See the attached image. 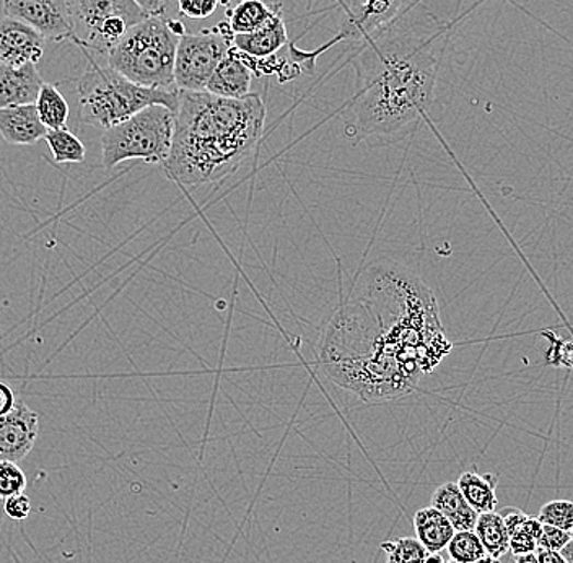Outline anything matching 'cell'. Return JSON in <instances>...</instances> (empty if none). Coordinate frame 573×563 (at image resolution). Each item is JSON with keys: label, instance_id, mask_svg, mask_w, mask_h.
Returning a JSON list of instances; mask_svg holds the SVG:
<instances>
[{"label": "cell", "instance_id": "6da1fadb", "mask_svg": "<svg viewBox=\"0 0 573 563\" xmlns=\"http://www.w3.org/2000/svg\"><path fill=\"white\" fill-rule=\"evenodd\" d=\"M452 349L432 290L406 266L382 261L332 316L319 363L363 402H383L416 391Z\"/></svg>", "mask_w": 573, "mask_h": 563}, {"label": "cell", "instance_id": "7a4b0ae2", "mask_svg": "<svg viewBox=\"0 0 573 563\" xmlns=\"http://www.w3.org/2000/svg\"><path fill=\"white\" fill-rule=\"evenodd\" d=\"M352 62L359 83L349 134L359 141L396 139L428 115L438 66L429 43L409 42L383 30L365 39V48Z\"/></svg>", "mask_w": 573, "mask_h": 563}, {"label": "cell", "instance_id": "3957f363", "mask_svg": "<svg viewBox=\"0 0 573 563\" xmlns=\"http://www.w3.org/2000/svg\"><path fill=\"white\" fill-rule=\"evenodd\" d=\"M178 92L172 153L163 169L183 186L222 181L255 155L265 134V103L256 93L230 99Z\"/></svg>", "mask_w": 573, "mask_h": 563}, {"label": "cell", "instance_id": "277c9868", "mask_svg": "<svg viewBox=\"0 0 573 563\" xmlns=\"http://www.w3.org/2000/svg\"><path fill=\"white\" fill-rule=\"evenodd\" d=\"M178 90L149 89L132 82L108 64L90 62L77 83L79 115L85 125L106 129L128 121L152 105L178 109Z\"/></svg>", "mask_w": 573, "mask_h": 563}, {"label": "cell", "instance_id": "5b68a950", "mask_svg": "<svg viewBox=\"0 0 573 563\" xmlns=\"http://www.w3.org/2000/svg\"><path fill=\"white\" fill-rule=\"evenodd\" d=\"M185 33V25L178 20L147 16L122 36L106 61L109 68L139 85L176 90V49Z\"/></svg>", "mask_w": 573, "mask_h": 563}, {"label": "cell", "instance_id": "8992f818", "mask_svg": "<svg viewBox=\"0 0 573 563\" xmlns=\"http://www.w3.org/2000/svg\"><path fill=\"white\" fill-rule=\"evenodd\" d=\"M176 112L165 105H152L102 136V162L113 169L128 160L147 165H163L172 153Z\"/></svg>", "mask_w": 573, "mask_h": 563}, {"label": "cell", "instance_id": "52a82bcc", "mask_svg": "<svg viewBox=\"0 0 573 563\" xmlns=\"http://www.w3.org/2000/svg\"><path fill=\"white\" fill-rule=\"evenodd\" d=\"M75 45L95 55L108 52L122 36L147 19L135 0H68Z\"/></svg>", "mask_w": 573, "mask_h": 563}, {"label": "cell", "instance_id": "ba28073f", "mask_svg": "<svg viewBox=\"0 0 573 563\" xmlns=\"http://www.w3.org/2000/svg\"><path fill=\"white\" fill-rule=\"evenodd\" d=\"M232 49L226 22L215 28L188 33L179 38L175 61V86L182 92H206L212 73Z\"/></svg>", "mask_w": 573, "mask_h": 563}, {"label": "cell", "instance_id": "9c48e42d", "mask_svg": "<svg viewBox=\"0 0 573 563\" xmlns=\"http://www.w3.org/2000/svg\"><path fill=\"white\" fill-rule=\"evenodd\" d=\"M3 13L32 26L46 42H75L68 0H3Z\"/></svg>", "mask_w": 573, "mask_h": 563}, {"label": "cell", "instance_id": "30bf717a", "mask_svg": "<svg viewBox=\"0 0 573 563\" xmlns=\"http://www.w3.org/2000/svg\"><path fill=\"white\" fill-rule=\"evenodd\" d=\"M39 418L22 399L0 418V461L20 462L35 448Z\"/></svg>", "mask_w": 573, "mask_h": 563}, {"label": "cell", "instance_id": "8fae6325", "mask_svg": "<svg viewBox=\"0 0 573 563\" xmlns=\"http://www.w3.org/2000/svg\"><path fill=\"white\" fill-rule=\"evenodd\" d=\"M46 39L20 20L0 19V62L10 68L38 64L45 56Z\"/></svg>", "mask_w": 573, "mask_h": 563}, {"label": "cell", "instance_id": "7c38bea8", "mask_svg": "<svg viewBox=\"0 0 573 563\" xmlns=\"http://www.w3.org/2000/svg\"><path fill=\"white\" fill-rule=\"evenodd\" d=\"M405 3L406 0H363L359 12L349 13L339 39L365 42L372 38L395 22Z\"/></svg>", "mask_w": 573, "mask_h": 563}, {"label": "cell", "instance_id": "4fadbf2b", "mask_svg": "<svg viewBox=\"0 0 573 563\" xmlns=\"http://www.w3.org/2000/svg\"><path fill=\"white\" fill-rule=\"evenodd\" d=\"M289 45V33L282 10H276L272 19L261 28L245 35H232V46L246 61H262L281 52Z\"/></svg>", "mask_w": 573, "mask_h": 563}, {"label": "cell", "instance_id": "5bb4252c", "mask_svg": "<svg viewBox=\"0 0 573 563\" xmlns=\"http://www.w3.org/2000/svg\"><path fill=\"white\" fill-rule=\"evenodd\" d=\"M43 83L35 64L10 68L0 62V109L35 105Z\"/></svg>", "mask_w": 573, "mask_h": 563}, {"label": "cell", "instance_id": "9a60e30c", "mask_svg": "<svg viewBox=\"0 0 573 563\" xmlns=\"http://www.w3.org/2000/svg\"><path fill=\"white\" fill-rule=\"evenodd\" d=\"M252 69L232 46L229 55L212 73L206 92L220 96V98L242 99L252 95Z\"/></svg>", "mask_w": 573, "mask_h": 563}, {"label": "cell", "instance_id": "2e32d148", "mask_svg": "<svg viewBox=\"0 0 573 563\" xmlns=\"http://www.w3.org/2000/svg\"><path fill=\"white\" fill-rule=\"evenodd\" d=\"M48 128L39 119L36 105L0 109V138L10 145H35L46 138Z\"/></svg>", "mask_w": 573, "mask_h": 563}, {"label": "cell", "instance_id": "e0dca14e", "mask_svg": "<svg viewBox=\"0 0 573 563\" xmlns=\"http://www.w3.org/2000/svg\"><path fill=\"white\" fill-rule=\"evenodd\" d=\"M430 505L443 513L456 531H475L479 513L469 505L456 482L438 485L432 493Z\"/></svg>", "mask_w": 573, "mask_h": 563}, {"label": "cell", "instance_id": "ac0fdd59", "mask_svg": "<svg viewBox=\"0 0 573 563\" xmlns=\"http://www.w3.org/2000/svg\"><path fill=\"white\" fill-rule=\"evenodd\" d=\"M503 521L510 535V554L519 555L535 554L538 551V539L541 535L542 523L538 516H529L518 508H503L501 512Z\"/></svg>", "mask_w": 573, "mask_h": 563}, {"label": "cell", "instance_id": "d6986e66", "mask_svg": "<svg viewBox=\"0 0 573 563\" xmlns=\"http://www.w3.org/2000/svg\"><path fill=\"white\" fill-rule=\"evenodd\" d=\"M414 531L416 538L428 549L429 554H436L446 549L456 529L443 513L430 505L416 512Z\"/></svg>", "mask_w": 573, "mask_h": 563}, {"label": "cell", "instance_id": "ffe728a7", "mask_svg": "<svg viewBox=\"0 0 573 563\" xmlns=\"http://www.w3.org/2000/svg\"><path fill=\"white\" fill-rule=\"evenodd\" d=\"M459 491L463 492L469 505L482 515V513L495 512L499 499L495 489H498V476L488 472V474H478L476 471H466L459 476Z\"/></svg>", "mask_w": 573, "mask_h": 563}, {"label": "cell", "instance_id": "44dd1931", "mask_svg": "<svg viewBox=\"0 0 573 563\" xmlns=\"http://www.w3.org/2000/svg\"><path fill=\"white\" fill-rule=\"evenodd\" d=\"M278 5L271 7L262 0H242L226 12V25L232 35H245L265 26L274 15Z\"/></svg>", "mask_w": 573, "mask_h": 563}, {"label": "cell", "instance_id": "7402d4cb", "mask_svg": "<svg viewBox=\"0 0 573 563\" xmlns=\"http://www.w3.org/2000/svg\"><path fill=\"white\" fill-rule=\"evenodd\" d=\"M476 535L484 546L486 554L502 559L510 552V535L503 516L498 512L479 515L475 528Z\"/></svg>", "mask_w": 573, "mask_h": 563}, {"label": "cell", "instance_id": "603a6c76", "mask_svg": "<svg viewBox=\"0 0 573 563\" xmlns=\"http://www.w3.org/2000/svg\"><path fill=\"white\" fill-rule=\"evenodd\" d=\"M39 119L48 129H65L69 121V103L58 86L43 83L36 99Z\"/></svg>", "mask_w": 573, "mask_h": 563}, {"label": "cell", "instance_id": "cb8c5ba5", "mask_svg": "<svg viewBox=\"0 0 573 563\" xmlns=\"http://www.w3.org/2000/svg\"><path fill=\"white\" fill-rule=\"evenodd\" d=\"M45 141L48 143L49 150H51L52 159L59 165H62V163L85 162V145L68 128L48 129Z\"/></svg>", "mask_w": 573, "mask_h": 563}, {"label": "cell", "instance_id": "d4e9b609", "mask_svg": "<svg viewBox=\"0 0 573 563\" xmlns=\"http://www.w3.org/2000/svg\"><path fill=\"white\" fill-rule=\"evenodd\" d=\"M386 563H424L429 551L418 538H398L382 544Z\"/></svg>", "mask_w": 573, "mask_h": 563}, {"label": "cell", "instance_id": "484cf974", "mask_svg": "<svg viewBox=\"0 0 573 563\" xmlns=\"http://www.w3.org/2000/svg\"><path fill=\"white\" fill-rule=\"evenodd\" d=\"M446 549L452 561L458 563H472L486 555L484 546L475 531H456Z\"/></svg>", "mask_w": 573, "mask_h": 563}, {"label": "cell", "instance_id": "4316f807", "mask_svg": "<svg viewBox=\"0 0 573 563\" xmlns=\"http://www.w3.org/2000/svg\"><path fill=\"white\" fill-rule=\"evenodd\" d=\"M539 521L571 532L573 529V502L571 500H551L539 509Z\"/></svg>", "mask_w": 573, "mask_h": 563}, {"label": "cell", "instance_id": "83f0119b", "mask_svg": "<svg viewBox=\"0 0 573 563\" xmlns=\"http://www.w3.org/2000/svg\"><path fill=\"white\" fill-rule=\"evenodd\" d=\"M28 481L16 462L0 461V500L25 492Z\"/></svg>", "mask_w": 573, "mask_h": 563}, {"label": "cell", "instance_id": "f1b7e54d", "mask_svg": "<svg viewBox=\"0 0 573 563\" xmlns=\"http://www.w3.org/2000/svg\"><path fill=\"white\" fill-rule=\"evenodd\" d=\"M219 5L220 0H178L179 13L192 20L209 19Z\"/></svg>", "mask_w": 573, "mask_h": 563}, {"label": "cell", "instance_id": "f546056e", "mask_svg": "<svg viewBox=\"0 0 573 563\" xmlns=\"http://www.w3.org/2000/svg\"><path fill=\"white\" fill-rule=\"evenodd\" d=\"M572 541L571 532L554 526L542 525L541 535L538 539V549L561 552Z\"/></svg>", "mask_w": 573, "mask_h": 563}, {"label": "cell", "instance_id": "4dcf8cb0", "mask_svg": "<svg viewBox=\"0 0 573 563\" xmlns=\"http://www.w3.org/2000/svg\"><path fill=\"white\" fill-rule=\"evenodd\" d=\"M32 509V500L28 495H25V492L16 493V495L3 500V512L13 521H25Z\"/></svg>", "mask_w": 573, "mask_h": 563}, {"label": "cell", "instance_id": "1f68e13d", "mask_svg": "<svg viewBox=\"0 0 573 563\" xmlns=\"http://www.w3.org/2000/svg\"><path fill=\"white\" fill-rule=\"evenodd\" d=\"M16 401H19V398H16L12 386L0 382V418H2V415L9 414V412L15 408Z\"/></svg>", "mask_w": 573, "mask_h": 563}, {"label": "cell", "instance_id": "d6a6232c", "mask_svg": "<svg viewBox=\"0 0 573 563\" xmlns=\"http://www.w3.org/2000/svg\"><path fill=\"white\" fill-rule=\"evenodd\" d=\"M147 16L165 15L168 9V0H135Z\"/></svg>", "mask_w": 573, "mask_h": 563}, {"label": "cell", "instance_id": "836d02e7", "mask_svg": "<svg viewBox=\"0 0 573 563\" xmlns=\"http://www.w3.org/2000/svg\"><path fill=\"white\" fill-rule=\"evenodd\" d=\"M536 558H538L539 563H569L565 561L564 555L558 551H548V549H538L535 552Z\"/></svg>", "mask_w": 573, "mask_h": 563}, {"label": "cell", "instance_id": "e575fe53", "mask_svg": "<svg viewBox=\"0 0 573 563\" xmlns=\"http://www.w3.org/2000/svg\"><path fill=\"white\" fill-rule=\"evenodd\" d=\"M561 554L564 555L565 561L573 563V539L564 549H562Z\"/></svg>", "mask_w": 573, "mask_h": 563}, {"label": "cell", "instance_id": "d590c367", "mask_svg": "<svg viewBox=\"0 0 573 563\" xmlns=\"http://www.w3.org/2000/svg\"><path fill=\"white\" fill-rule=\"evenodd\" d=\"M515 563H539V561L538 558H536V554H526L515 558Z\"/></svg>", "mask_w": 573, "mask_h": 563}, {"label": "cell", "instance_id": "8d00e7d4", "mask_svg": "<svg viewBox=\"0 0 573 563\" xmlns=\"http://www.w3.org/2000/svg\"><path fill=\"white\" fill-rule=\"evenodd\" d=\"M424 563H446V562L443 561V558L442 555H440V552H436V554H429Z\"/></svg>", "mask_w": 573, "mask_h": 563}, {"label": "cell", "instance_id": "74e56055", "mask_svg": "<svg viewBox=\"0 0 573 563\" xmlns=\"http://www.w3.org/2000/svg\"><path fill=\"white\" fill-rule=\"evenodd\" d=\"M472 563H502L501 559L492 558V555L486 554L484 558L479 559V561Z\"/></svg>", "mask_w": 573, "mask_h": 563}, {"label": "cell", "instance_id": "f35d334b", "mask_svg": "<svg viewBox=\"0 0 573 563\" xmlns=\"http://www.w3.org/2000/svg\"><path fill=\"white\" fill-rule=\"evenodd\" d=\"M446 563H458V562H455V561H449V562H446Z\"/></svg>", "mask_w": 573, "mask_h": 563}, {"label": "cell", "instance_id": "ab89813d", "mask_svg": "<svg viewBox=\"0 0 573 563\" xmlns=\"http://www.w3.org/2000/svg\"><path fill=\"white\" fill-rule=\"evenodd\" d=\"M571 536H572V539H573V529H572V531H571Z\"/></svg>", "mask_w": 573, "mask_h": 563}]
</instances>
